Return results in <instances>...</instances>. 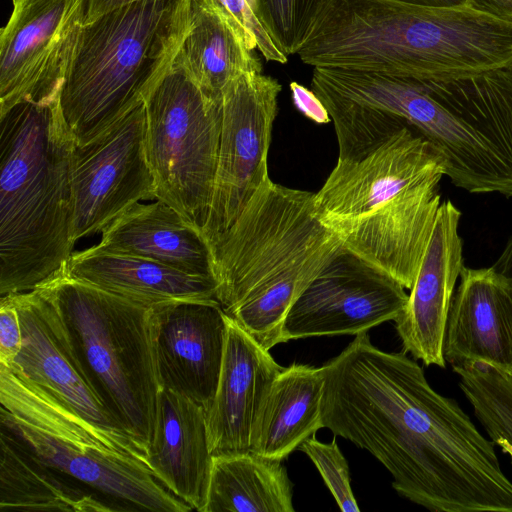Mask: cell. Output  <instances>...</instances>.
<instances>
[{"label": "cell", "mask_w": 512, "mask_h": 512, "mask_svg": "<svg viewBox=\"0 0 512 512\" xmlns=\"http://www.w3.org/2000/svg\"><path fill=\"white\" fill-rule=\"evenodd\" d=\"M298 449L312 460L340 510L359 512L360 509L350 485L348 463L336 441L322 443L313 435L302 442Z\"/></svg>", "instance_id": "83f0119b"}, {"label": "cell", "mask_w": 512, "mask_h": 512, "mask_svg": "<svg viewBox=\"0 0 512 512\" xmlns=\"http://www.w3.org/2000/svg\"><path fill=\"white\" fill-rule=\"evenodd\" d=\"M247 2L250 5V7L253 9L255 14H256V12H257V0H247Z\"/></svg>", "instance_id": "d590c367"}, {"label": "cell", "mask_w": 512, "mask_h": 512, "mask_svg": "<svg viewBox=\"0 0 512 512\" xmlns=\"http://www.w3.org/2000/svg\"><path fill=\"white\" fill-rule=\"evenodd\" d=\"M59 90L0 114V294L33 291L73 253L76 146Z\"/></svg>", "instance_id": "5b68a950"}, {"label": "cell", "mask_w": 512, "mask_h": 512, "mask_svg": "<svg viewBox=\"0 0 512 512\" xmlns=\"http://www.w3.org/2000/svg\"><path fill=\"white\" fill-rule=\"evenodd\" d=\"M282 369L269 350L227 315L219 382L213 402L205 412L213 456L250 451L257 415Z\"/></svg>", "instance_id": "e0dca14e"}, {"label": "cell", "mask_w": 512, "mask_h": 512, "mask_svg": "<svg viewBox=\"0 0 512 512\" xmlns=\"http://www.w3.org/2000/svg\"><path fill=\"white\" fill-rule=\"evenodd\" d=\"M213 455L204 408L160 389L148 465L155 478L192 510L203 512Z\"/></svg>", "instance_id": "ac0fdd59"}, {"label": "cell", "mask_w": 512, "mask_h": 512, "mask_svg": "<svg viewBox=\"0 0 512 512\" xmlns=\"http://www.w3.org/2000/svg\"><path fill=\"white\" fill-rule=\"evenodd\" d=\"M281 460L252 451L212 458L203 512H293V489Z\"/></svg>", "instance_id": "d4e9b609"}, {"label": "cell", "mask_w": 512, "mask_h": 512, "mask_svg": "<svg viewBox=\"0 0 512 512\" xmlns=\"http://www.w3.org/2000/svg\"><path fill=\"white\" fill-rule=\"evenodd\" d=\"M281 88L275 78L253 71L224 91L214 189L202 228L212 250L270 178L268 153Z\"/></svg>", "instance_id": "30bf717a"}, {"label": "cell", "mask_w": 512, "mask_h": 512, "mask_svg": "<svg viewBox=\"0 0 512 512\" xmlns=\"http://www.w3.org/2000/svg\"><path fill=\"white\" fill-rule=\"evenodd\" d=\"M8 295L16 305L22 330L21 350L8 368L95 423L122 431L83 378L47 301L35 290Z\"/></svg>", "instance_id": "d6986e66"}, {"label": "cell", "mask_w": 512, "mask_h": 512, "mask_svg": "<svg viewBox=\"0 0 512 512\" xmlns=\"http://www.w3.org/2000/svg\"><path fill=\"white\" fill-rule=\"evenodd\" d=\"M256 48L254 38L216 0H192V25L179 56L209 100L221 103L235 79L262 71Z\"/></svg>", "instance_id": "7402d4cb"}, {"label": "cell", "mask_w": 512, "mask_h": 512, "mask_svg": "<svg viewBox=\"0 0 512 512\" xmlns=\"http://www.w3.org/2000/svg\"><path fill=\"white\" fill-rule=\"evenodd\" d=\"M322 367L293 364L282 371L268 390L252 430L250 451L285 459L322 426Z\"/></svg>", "instance_id": "603a6c76"}, {"label": "cell", "mask_w": 512, "mask_h": 512, "mask_svg": "<svg viewBox=\"0 0 512 512\" xmlns=\"http://www.w3.org/2000/svg\"><path fill=\"white\" fill-rule=\"evenodd\" d=\"M443 155L410 126L357 161H337L315 193L343 246L411 289L441 205Z\"/></svg>", "instance_id": "3957f363"}, {"label": "cell", "mask_w": 512, "mask_h": 512, "mask_svg": "<svg viewBox=\"0 0 512 512\" xmlns=\"http://www.w3.org/2000/svg\"><path fill=\"white\" fill-rule=\"evenodd\" d=\"M22 347V330L16 305L10 295L0 299V365L9 367Z\"/></svg>", "instance_id": "f546056e"}, {"label": "cell", "mask_w": 512, "mask_h": 512, "mask_svg": "<svg viewBox=\"0 0 512 512\" xmlns=\"http://www.w3.org/2000/svg\"><path fill=\"white\" fill-rule=\"evenodd\" d=\"M492 267L502 275L512 279V236Z\"/></svg>", "instance_id": "836d02e7"}, {"label": "cell", "mask_w": 512, "mask_h": 512, "mask_svg": "<svg viewBox=\"0 0 512 512\" xmlns=\"http://www.w3.org/2000/svg\"><path fill=\"white\" fill-rule=\"evenodd\" d=\"M452 368L475 417L491 441L512 459V376L480 361Z\"/></svg>", "instance_id": "484cf974"}, {"label": "cell", "mask_w": 512, "mask_h": 512, "mask_svg": "<svg viewBox=\"0 0 512 512\" xmlns=\"http://www.w3.org/2000/svg\"><path fill=\"white\" fill-rule=\"evenodd\" d=\"M406 4L428 7H462L467 0H394Z\"/></svg>", "instance_id": "e575fe53"}, {"label": "cell", "mask_w": 512, "mask_h": 512, "mask_svg": "<svg viewBox=\"0 0 512 512\" xmlns=\"http://www.w3.org/2000/svg\"><path fill=\"white\" fill-rule=\"evenodd\" d=\"M1 430L47 466L133 510L188 512L164 487L147 450L86 418L47 389L0 365Z\"/></svg>", "instance_id": "ba28073f"}, {"label": "cell", "mask_w": 512, "mask_h": 512, "mask_svg": "<svg viewBox=\"0 0 512 512\" xmlns=\"http://www.w3.org/2000/svg\"><path fill=\"white\" fill-rule=\"evenodd\" d=\"M404 289L393 277L344 247L290 308L283 326L284 340L357 335L394 321L408 300Z\"/></svg>", "instance_id": "4fadbf2b"}, {"label": "cell", "mask_w": 512, "mask_h": 512, "mask_svg": "<svg viewBox=\"0 0 512 512\" xmlns=\"http://www.w3.org/2000/svg\"><path fill=\"white\" fill-rule=\"evenodd\" d=\"M443 355L451 365L480 361L512 374V279L492 266H463L448 310Z\"/></svg>", "instance_id": "2e32d148"}, {"label": "cell", "mask_w": 512, "mask_h": 512, "mask_svg": "<svg viewBox=\"0 0 512 512\" xmlns=\"http://www.w3.org/2000/svg\"><path fill=\"white\" fill-rule=\"evenodd\" d=\"M92 247L215 279L213 252L202 230L159 199L125 211L102 230L100 242Z\"/></svg>", "instance_id": "ffe728a7"}, {"label": "cell", "mask_w": 512, "mask_h": 512, "mask_svg": "<svg viewBox=\"0 0 512 512\" xmlns=\"http://www.w3.org/2000/svg\"><path fill=\"white\" fill-rule=\"evenodd\" d=\"M322 368V426L377 458L400 496L432 512H482L502 495L493 441L406 352L362 332Z\"/></svg>", "instance_id": "6da1fadb"}, {"label": "cell", "mask_w": 512, "mask_h": 512, "mask_svg": "<svg viewBox=\"0 0 512 512\" xmlns=\"http://www.w3.org/2000/svg\"><path fill=\"white\" fill-rule=\"evenodd\" d=\"M65 269L77 279L147 307L172 300L217 299L213 278L124 253L90 247L72 253Z\"/></svg>", "instance_id": "44dd1931"}, {"label": "cell", "mask_w": 512, "mask_h": 512, "mask_svg": "<svg viewBox=\"0 0 512 512\" xmlns=\"http://www.w3.org/2000/svg\"><path fill=\"white\" fill-rule=\"evenodd\" d=\"M254 38L257 48L267 61L285 64L288 57L272 41L265 27L247 0H216Z\"/></svg>", "instance_id": "f1b7e54d"}, {"label": "cell", "mask_w": 512, "mask_h": 512, "mask_svg": "<svg viewBox=\"0 0 512 512\" xmlns=\"http://www.w3.org/2000/svg\"><path fill=\"white\" fill-rule=\"evenodd\" d=\"M460 210L441 203L407 303L394 320L404 352L425 365L445 367L443 342L448 310L463 268Z\"/></svg>", "instance_id": "9a60e30c"}, {"label": "cell", "mask_w": 512, "mask_h": 512, "mask_svg": "<svg viewBox=\"0 0 512 512\" xmlns=\"http://www.w3.org/2000/svg\"><path fill=\"white\" fill-rule=\"evenodd\" d=\"M192 25V0H140L83 24L60 103L76 145L143 104L173 66Z\"/></svg>", "instance_id": "8992f818"}, {"label": "cell", "mask_w": 512, "mask_h": 512, "mask_svg": "<svg viewBox=\"0 0 512 512\" xmlns=\"http://www.w3.org/2000/svg\"><path fill=\"white\" fill-rule=\"evenodd\" d=\"M466 7L512 23V0H467Z\"/></svg>", "instance_id": "1f68e13d"}, {"label": "cell", "mask_w": 512, "mask_h": 512, "mask_svg": "<svg viewBox=\"0 0 512 512\" xmlns=\"http://www.w3.org/2000/svg\"><path fill=\"white\" fill-rule=\"evenodd\" d=\"M324 0H257L256 15L279 50L297 54Z\"/></svg>", "instance_id": "4316f807"}, {"label": "cell", "mask_w": 512, "mask_h": 512, "mask_svg": "<svg viewBox=\"0 0 512 512\" xmlns=\"http://www.w3.org/2000/svg\"><path fill=\"white\" fill-rule=\"evenodd\" d=\"M0 32V114L62 90L86 0H11Z\"/></svg>", "instance_id": "7c38bea8"}, {"label": "cell", "mask_w": 512, "mask_h": 512, "mask_svg": "<svg viewBox=\"0 0 512 512\" xmlns=\"http://www.w3.org/2000/svg\"><path fill=\"white\" fill-rule=\"evenodd\" d=\"M314 197L269 178L212 250L217 300L266 350L285 342L290 308L344 248Z\"/></svg>", "instance_id": "277c9868"}, {"label": "cell", "mask_w": 512, "mask_h": 512, "mask_svg": "<svg viewBox=\"0 0 512 512\" xmlns=\"http://www.w3.org/2000/svg\"><path fill=\"white\" fill-rule=\"evenodd\" d=\"M135 1L140 0H86L83 24L90 23L109 11Z\"/></svg>", "instance_id": "d6a6232c"}, {"label": "cell", "mask_w": 512, "mask_h": 512, "mask_svg": "<svg viewBox=\"0 0 512 512\" xmlns=\"http://www.w3.org/2000/svg\"><path fill=\"white\" fill-rule=\"evenodd\" d=\"M511 376H512V374H511Z\"/></svg>", "instance_id": "8d00e7d4"}, {"label": "cell", "mask_w": 512, "mask_h": 512, "mask_svg": "<svg viewBox=\"0 0 512 512\" xmlns=\"http://www.w3.org/2000/svg\"><path fill=\"white\" fill-rule=\"evenodd\" d=\"M73 245L142 200L156 199L139 105L96 139L76 145L71 164Z\"/></svg>", "instance_id": "8fae6325"}, {"label": "cell", "mask_w": 512, "mask_h": 512, "mask_svg": "<svg viewBox=\"0 0 512 512\" xmlns=\"http://www.w3.org/2000/svg\"><path fill=\"white\" fill-rule=\"evenodd\" d=\"M144 107L145 147L156 199L202 230L214 189L222 102L206 97L178 54Z\"/></svg>", "instance_id": "9c48e42d"}, {"label": "cell", "mask_w": 512, "mask_h": 512, "mask_svg": "<svg viewBox=\"0 0 512 512\" xmlns=\"http://www.w3.org/2000/svg\"><path fill=\"white\" fill-rule=\"evenodd\" d=\"M82 483L47 466L8 433L0 434V509L17 511H116Z\"/></svg>", "instance_id": "cb8c5ba5"}, {"label": "cell", "mask_w": 512, "mask_h": 512, "mask_svg": "<svg viewBox=\"0 0 512 512\" xmlns=\"http://www.w3.org/2000/svg\"><path fill=\"white\" fill-rule=\"evenodd\" d=\"M289 87L294 106L305 117L317 124H327L331 121L328 110L312 89L309 90L295 81L291 82Z\"/></svg>", "instance_id": "4dcf8cb0"}, {"label": "cell", "mask_w": 512, "mask_h": 512, "mask_svg": "<svg viewBox=\"0 0 512 512\" xmlns=\"http://www.w3.org/2000/svg\"><path fill=\"white\" fill-rule=\"evenodd\" d=\"M297 55L313 67L460 76L512 65V23L466 6L324 0Z\"/></svg>", "instance_id": "7a4b0ae2"}, {"label": "cell", "mask_w": 512, "mask_h": 512, "mask_svg": "<svg viewBox=\"0 0 512 512\" xmlns=\"http://www.w3.org/2000/svg\"><path fill=\"white\" fill-rule=\"evenodd\" d=\"M149 323L161 389L211 406L222 368L227 314L217 299H181L153 305Z\"/></svg>", "instance_id": "5bb4252c"}, {"label": "cell", "mask_w": 512, "mask_h": 512, "mask_svg": "<svg viewBox=\"0 0 512 512\" xmlns=\"http://www.w3.org/2000/svg\"><path fill=\"white\" fill-rule=\"evenodd\" d=\"M83 378L117 426L146 450L161 389L149 309L71 276L65 265L36 287Z\"/></svg>", "instance_id": "52a82bcc"}]
</instances>
